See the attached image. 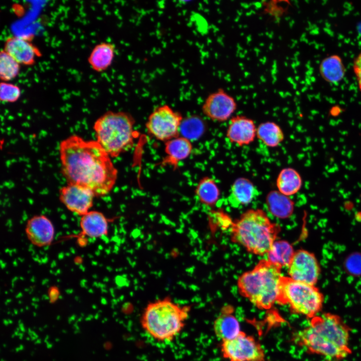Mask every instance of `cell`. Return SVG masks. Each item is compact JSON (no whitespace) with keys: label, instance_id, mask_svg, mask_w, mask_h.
I'll return each instance as SVG.
<instances>
[{"label":"cell","instance_id":"obj_29","mask_svg":"<svg viewBox=\"0 0 361 361\" xmlns=\"http://www.w3.org/2000/svg\"><path fill=\"white\" fill-rule=\"evenodd\" d=\"M21 95V90L17 85L8 82L0 83V100L5 103L17 101Z\"/></svg>","mask_w":361,"mask_h":361},{"label":"cell","instance_id":"obj_15","mask_svg":"<svg viewBox=\"0 0 361 361\" xmlns=\"http://www.w3.org/2000/svg\"><path fill=\"white\" fill-rule=\"evenodd\" d=\"M25 232L31 243L39 247L50 245L55 234L51 221L44 215H37L30 219L26 224Z\"/></svg>","mask_w":361,"mask_h":361},{"label":"cell","instance_id":"obj_26","mask_svg":"<svg viewBox=\"0 0 361 361\" xmlns=\"http://www.w3.org/2000/svg\"><path fill=\"white\" fill-rule=\"evenodd\" d=\"M295 251L292 245L284 240L275 241L268 252V259L281 268L288 267Z\"/></svg>","mask_w":361,"mask_h":361},{"label":"cell","instance_id":"obj_6","mask_svg":"<svg viewBox=\"0 0 361 361\" xmlns=\"http://www.w3.org/2000/svg\"><path fill=\"white\" fill-rule=\"evenodd\" d=\"M135 120L127 112L108 111L93 125L96 141L111 158L117 157L134 146L138 132Z\"/></svg>","mask_w":361,"mask_h":361},{"label":"cell","instance_id":"obj_12","mask_svg":"<svg viewBox=\"0 0 361 361\" xmlns=\"http://www.w3.org/2000/svg\"><path fill=\"white\" fill-rule=\"evenodd\" d=\"M95 197L90 189L76 184H67L59 191L61 203L70 211L81 216L90 211Z\"/></svg>","mask_w":361,"mask_h":361},{"label":"cell","instance_id":"obj_1","mask_svg":"<svg viewBox=\"0 0 361 361\" xmlns=\"http://www.w3.org/2000/svg\"><path fill=\"white\" fill-rule=\"evenodd\" d=\"M59 149L61 171L67 184L86 187L98 197L111 192L118 171L96 140L72 135L61 141Z\"/></svg>","mask_w":361,"mask_h":361},{"label":"cell","instance_id":"obj_30","mask_svg":"<svg viewBox=\"0 0 361 361\" xmlns=\"http://www.w3.org/2000/svg\"><path fill=\"white\" fill-rule=\"evenodd\" d=\"M353 70L356 78L359 89L361 91V52L353 61Z\"/></svg>","mask_w":361,"mask_h":361},{"label":"cell","instance_id":"obj_7","mask_svg":"<svg viewBox=\"0 0 361 361\" xmlns=\"http://www.w3.org/2000/svg\"><path fill=\"white\" fill-rule=\"evenodd\" d=\"M323 300L322 293L315 285L282 277L277 303L288 304L293 312L311 318L318 314Z\"/></svg>","mask_w":361,"mask_h":361},{"label":"cell","instance_id":"obj_17","mask_svg":"<svg viewBox=\"0 0 361 361\" xmlns=\"http://www.w3.org/2000/svg\"><path fill=\"white\" fill-rule=\"evenodd\" d=\"M80 226L84 235L91 238H100L108 233L109 220L102 213L90 210L81 216Z\"/></svg>","mask_w":361,"mask_h":361},{"label":"cell","instance_id":"obj_3","mask_svg":"<svg viewBox=\"0 0 361 361\" xmlns=\"http://www.w3.org/2000/svg\"><path fill=\"white\" fill-rule=\"evenodd\" d=\"M191 307L182 306L169 297L149 302L140 317L141 326L150 337L159 342L173 341L184 329Z\"/></svg>","mask_w":361,"mask_h":361},{"label":"cell","instance_id":"obj_11","mask_svg":"<svg viewBox=\"0 0 361 361\" xmlns=\"http://www.w3.org/2000/svg\"><path fill=\"white\" fill-rule=\"evenodd\" d=\"M288 269L289 277L294 280L315 285L320 273V268L315 256L304 250L293 255Z\"/></svg>","mask_w":361,"mask_h":361},{"label":"cell","instance_id":"obj_24","mask_svg":"<svg viewBox=\"0 0 361 361\" xmlns=\"http://www.w3.org/2000/svg\"><path fill=\"white\" fill-rule=\"evenodd\" d=\"M199 201L207 206H213L218 201L220 191L215 179L204 176L198 183L195 190Z\"/></svg>","mask_w":361,"mask_h":361},{"label":"cell","instance_id":"obj_16","mask_svg":"<svg viewBox=\"0 0 361 361\" xmlns=\"http://www.w3.org/2000/svg\"><path fill=\"white\" fill-rule=\"evenodd\" d=\"M164 143L165 156L161 164L176 168L179 162L187 158L192 153L193 145L191 140L183 136H178Z\"/></svg>","mask_w":361,"mask_h":361},{"label":"cell","instance_id":"obj_14","mask_svg":"<svg viewBox=\"0 0 361 361\" xmlns=\"http://www.w3.org/2000/svg\"><path fill=\"white\" fill-rule=\"evenodd\" d=\"M20 65L32 66L37 58L41 56V52L30 40L18 36H10L4 43L3 49Z\"/></svg>","mask_w":361,"mask_h":361},{"label":"cell","instance_id":"obj_9","mask_svg":"<svg viewBox=\"0 0 361 361\" xmlns=\"http://www.w3.org/2000/svg\"><path fill=\"white\" fill-rule=\"evenodd\" d=\"M221 350L229 361H265V351L260 343L242 331L232 339L222 341Z\"/></svg>","mask_w":361,"mask_h":361},{"label":"cell","instance_id":"obj_19","mask_svg":"<svg viewBox=\"0 0 361 361\" xmlns=\"http://www.w3.org/2000/svg\"><path fill=\"white\" fill-rule=\"evenodd\" d=\"M116 53L114 44L103 42L96 45L88 58L91 68L96 72L106 71L112 65Z\"/></svg>","mask_w":361,"mask_h":361},{"label":"cell","instance_id":"obj_23","mask_svg":"<svg viewBox=\"0 0 361 361\" xmlns=\"http://www.w3.org/2000/svg\"><path fill=\"white\" fill-rule=\"evenodd\" d=\"M266 203L269 211L279 218L290 217L294 210V203L289 197L278 191H272L267 194Z\"/></svg>","mask_w":361,"mask_h":361},{"label":"cell","instance_id":"obj_20","mask_svg":"<svg viewBox=\"0 0 361 361\" xmlns=\"http://www.w3.org/2000/svg\"><path fill=\"white\" fill-rule=\"evenodd\" d=\"M256 188L249 179L241 177L232 184L228 199L235 207L245 206L250 203L256 196Z\"/></svg>","mask_w":361,"mask_h":361},{"label":"cell","instance_id":"obj_18","mask_svg":"<svg viewBox=\"0 0 361 361\" xmlns=\"http://www.w3.org/2000/svg\"><path fill=\"white\" fill-rule=\"evenodd\" d=\"M228 309H224L213 323L214 333L222 341L232 339L242 332L239 321Z\"/></svg>","mask_w":361,"mask_h":361},{"label":"cell","instance_id":"obj_4","mask_svg":"<svg viewBox=\"0 0 361 361\" xmlns=\"http://www.w3.org/2000/svg\"><path fill=\"white\" fill-rule=\"evenodd\" d=\"M280 230L263 210L250 209L232 223L231 239L248 252L263 255L269 251Z\"/></svg>","mask_w":361,"mask_h":361},{"label":"cell","instance_id":"obj_22","mask_svg":"<svg viewBox=\"0 0 361 361\" xmlns=\"http://www.w3.org/2000/svg\"><path fill=\"white\" fill-rule=\"evenodd\" d=\"M319 71L322 78L330 83H337L344 78L345 68L340 56L332 55L323 59Z\"/></svg>","mask_w":361,"mask_h":361},{"label":"cell","instance_id":"obj_2","mask_svg":"<svg viewBox=\"0 0 361 361\" xmlns=\"http://www.w3.org/2000/svg\"><path fill=\"white\" fill-rule=\"evenodd\" d=\"M350 329L337 315L326 313L311 318L309 325L294 337L308 352L329 361H339L351 353Z\"/></svg>","mask_w":361,"mask_h":361},{"label":"cell","instance_id":"obj_10","mask_svg":"<svg viewBox=\"0 0 361 361\" xmlns=\"http://www.w3.org/2000/svg\"><path fill=\"white\" fill-rule=\"evenodd\" d=\"M237 108L234 98L222 88L210 93L202 106L203 114L212 121L223 122L230 119Z\"/></svg>","mask_w":361,"mask_h":361},{"label":"cell","instance_id":"obj_21","mask_svg":"<svg viewBox=\"0 0 361 361\" xmlns=\"http://www.w3.org/2000/svg\"><path fill=\"white\" fill-rule=\"evenodd\" d=\"M276 185L281 193L287 196L297 193L302 186V179L299 173L292 167L282 169L278 174Z\"/></svg>","mask_w":361,"mask_h":361},{"label":"cell","instance_id":"obj_13","mask_svg":"<svg viewBox=\"0 0 361 361\" xmlns=\"http://www.w3.org/2000/svg\"><path fill=\"white\" fill-rule=\"evenodd\" d=\"M256 133L257 127L253 119L244 115H237L230 119L226 136L230 142L243 146L253 142Z\"/></svg>","mask_w":361,"mask_h":361},{"label":"cell","instance_id":"obj_25","mask_svg":"<svg viewBox=\"0 0 361 361\" xmlns=\"http://www.w3.org/2000/svg\"><path fill=\"white\" fill-rule=\"evenodd\" d=\"M256 137L268 147H275L284 139L282 128L274 122L266 121L257 127Z\"/></svg>","mask_w":361,"mask_h":361},{"label":"cell","instance_id":"obj_28","mask_svg":"<svg viewBox=\"0 0 361 361\" xmlns=\"http://www.w3.org/2000/svg\"><path fill=\"white\" fill-rule=\"evenodd\" d=\"M21 65L5 50L0 52V78L2 81L8 82L15 79L19 74Z\"/></svg>","mask_w":361,"mask_h":361},{"label":"cell","instance_id":"obj_27","mask_svg":"<svg viewBox=\"0 0 361 361\" xmlns=\"http://www.w3.org/2000/svg\"><path fill=\"white\" fill-rule=\"evenodd\" d=\"M205 129L206 125L203 119L198 116H192L183 119L179 133L181 136L191 140L202 136Z\"/></svg>","mask_w":361,"mask_h":361},{"label":"cell","instance_id":"obj_8","mask_svg":"<svg viewBox=\"0 0 361 361\" xmlns=\"http://www.w3.org/2000/svg\"><path fill=\"white\" fill-rule=\"evenodd\" d=\"M183 119L179 112L164 104L156 107L149 114L145 127L150 136L165 142L180 135Z\"/></svg>","mask_w":361,"mask_h":361},{"label":"cell","instance_id":"obj_5","mask_svg":"<svg viewBox=\"0 0 361 361\" xmlns=\"http://www.w3.org/2000/svg\"><path fill=\"white\" fill-rule=\"evenodd\" d=\"M281 268L268 260H260L239 278L240 293L259 309L271 308L278 300Z\"/></svg>","mask_w":361,"mask_h":361}]
</instances>
